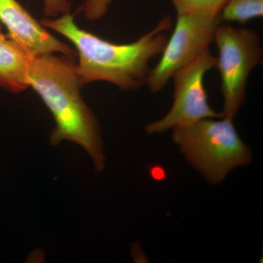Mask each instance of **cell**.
<instances>
[{
    "mask_svg": "<svg viewBox=\"0 0 263 263\" xmlns=\"http://www.w3.org/2000/svg\"><path fill=\"white\" fill-rule=\"evenodd\" d=\"M214 41L219 51L216 67L220 75L224 99L221 113L223 117L233 120L245 103L249 74L262 57L260 37L253 30L221 24Z\"/></svg>",
    "mask_w": 263,
    "mask_h": 263,
    "instance_id": "277c9868",
    "label": "cell"
},
{
    "mask_svg": "<svg viewBox=\"0 0 263 263\" xmlns=\"http://www.w3.org/2000/svg\"><path fill=\"white\" fill-rule=\"evenodd\" d=\"M32 57L8 36L0 33V88L13 94L28 89Z\"/></svg>",
    "mask_w": 263,
    "mask_h": 263,
    "instance_id": "ba28073f",
    "label": "cell"
},
{
    "mask_svg": "<svg viewBox=\"0 0 263 263\" xmlns=\"http://www.w3.org/2000/svg\"><path fill=\"white\" fill-rule=\"evenodd\" d=\"M112 0H86L83 7L84 14L89 20H98L105 15Z\"/></svg>",
    "mask_w": 263,
    "mask_h": 263,
    "instance_id": "8fae6325",
    "label": "cell"
},
{
    "mask_svg": "<svg viewBox=\"0 0 263 263\" xmlns=\"http://www.w3.org/2000/svg\"><path fill=\"white\" fill-rule=\"evenodd\" d=\"M72 57L55 53L31 59L29 87L39 95L55 122L49 138L51 146L72 142L81 146L92 162L95 171L106 166L101 129L96 116L81 96L84 86Z\"/></svg>",
    "mask_w": 263,
    "mask_h": 263,
    "instance_id": "6da1fadb",
    "label": "cell"
},
{
    "mask_svg": "<svg viewBox=\"0 0 263 263\" xmlns=\"http://www.w3.org/2000/svg\"><path fill=\"white\" fill-rule=\"evenodd\" d=\"M70 5L65 0H44V13L47 17H57L69 13Z\"/></svg>",
    "mask_w": 263,
    "mask_h": 263,
    "instance_id": "7c38bea8",
    "label": "cell"
},
{
    "mask_svg": "<svg viewBox=\"0 0 263 263\" xmlns=\"http://www.w3.org/2000/svg\"><path fill=\"white\" fill-rule=\"evenodd\" d=\"M263 15V0H228L220 12L221 22L245 24Z\"/></svg>",
    "mask_w": 263,
    "mask_h": 263,
    "instance_id": "9c48e42d",
    "label": "cell"
},
{
    "mask_svg": "<svg viewBox=\"0 0 263 263\" xmlns=\"http://www.w3.org/2000/svg\"><path fill=\"white\" fill-rule=\"evenodd\" d=\"M216 62L209 49L174 74L172 107L162 119L147 124L145 129L148 134H160L202 119L223 117L211 106L204 86L205 73L216 67Z\"/></svg>",
    "mask_w": 263,
    "mask_h": 263,
    "instance_id": "8992f818",
    "label": "cell"
},
{
    "mask_svg": "<svg viewBox=\"0 0 263 263\" xmlns=\"http://www.w3.org/2000/svg\"><path fill=\"white\" fill-rule=\"evenodd\" d=\"M3 32H2V24H0V33H2Z\"/></svg>",
    "mask_w": 263,
    "mask_h": 263,
    "instance_id": "5bb4252c",
    "label": "cell"
},
{
    "mask_svg": "<svg viewBox=\"0 0 263 263\" xmlns=\"http://www.w3.org/2000/svg\"><path fill=\"white\" fill-rule=\"evenodd\" d=\"M149 175L152 179L157 181H162L166 178L165 171L160 165L152 166L150 168Z\"/></svg>",
    "mask_w": 263,
    "mask_h": 263,
    "instance_id": "4fadbf2b",
    "label": "cell"
},
{
    "mask_svg": "<svg viewBox=\"0 0 263 263\" xmlns=\"http://www.w3.org/2000/svg\"><path fill=\"white\" fill-rule=\"evenodd\" d=\"M180 152L208 182L217 185L237 167L253 160L250 148L235 129L233 120L207 118L172 129Z\"/></svg>",
    "mask_w": 263,
    "mask_h": 263,
    "instance_id": "3957f363",
    "label": "cell"
},
{
    "mask_svg": "<svg viewBox=\"0 0 263 263\" xmlns=\"http://www.w3.org/2000/svg\"><path fill=\"white\" fill-rule=\"evenodd\" d=\"M177 15L196 11L220 13L228 0H170Z\"/></svg>",
    "mask_w": 263,
    "mask_h": 263,
    "instance_id": "30bf717a",
    "label": "cell"
},
{
    "mask_svg": "<svg viewBox=\"0 0 263 263\" xmlns=\"http://www.w3.org/2000/svg\"><path fill=\"white\" fill-rule=\"evenodd\" d=\"M220 13L196 11L177 15L174 32L162 52L157 65L149 70L146 84L152 93H157L178 70L191 63L209 50L217 27Z\"/></svg>",
    "mask_w": 263,
    "mask_h": 263,
    "instance_id": "5b68a950",
    "label": "cell"
},
{
    "mask_svg": "<svg viewBox=\"0 0 263 263\" xmlns=\"http://www.w3.org/2000/svg\"><path fill=\"white\" fill-rule=\"evenodd\" d=\"M0 24L6 27L8 37L31 56L60 53L74 58L77 55L70 46L52 35L17 0H0Z\"/></svg>",
    "mask_w": 263,
    "mask_h": 263,
    "instance_id": "52a82bcc",
    "label": "cell"
},
{
    "mask_svg": "<svg viewBox=\"0 0 263 263\" xmlns=\"http://www.w3.org/2000/svg\"><path fill=\"white\" fill-rule=\"evenodd\" d=\"M41 24L74 45L79 60L76 67L83 85L106 81L124 91L146 84L150 60L162 53L168 39L164 32L172 27L171 17L165 16L135 42L117 44L81 29L69 13L54 20L43 19Z\"/></svg>",
    "mask_w": 263,
    "mask_h": 263,
    "instance_id": "7a4b0ae2",
    "label": "cell"
}]
</instances>
